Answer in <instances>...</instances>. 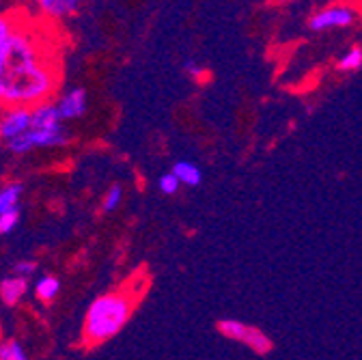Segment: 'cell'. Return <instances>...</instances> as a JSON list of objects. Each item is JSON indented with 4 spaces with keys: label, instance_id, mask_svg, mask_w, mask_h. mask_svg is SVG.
<instances>
[{
    "label": "cell",
    "instance_id": "1",
    "mask_svg": "<svg viewBox=\"0 0 362 360\" xmlns=\"http://www.w3.org/2000/svg\"><path fill=\"white\" fill-rule=\"evenodd\" d=\"M59 82L61 63L50 30L18 20L0 54V100L5 106H35L52 100Z\"/></svg>",
    "mask_w": 362,
    "mask_h": 360
},
{
    "label": "cell",
    "instance_id": "2",
    "mask_svg": "<svg viewBox=\"0 0 362 360\" xmlns=\"http://www.w3.org/2000/svg\"><path fill=\"white\" fill-rule=\"evenodd\" d=\"M136 294L117 289L100 296L88 306L82 324V341L86 347H95L108 339H112L129 320L136 306Z\"/></svg>",
    "mask_w": 362,
    "mask_h": 360
},
{
    "label": "cell",
    "instance_id": "3",
    "mask_svg": "<svg viewBox=\"0 0 362 360\" xmlns=\"http://www.w3.org/2000/svg\"><path fill=\"white\" fill-rule=\"evenodd\" d=\"M69 132L63 125L57 127H28L24 134L16 137L13 141L7 143L9 151L18 156H26L37 149H54V147H65L69 145Z\"/></svg>",
    "mask_w": 362,
    "mask_h": 360
},
{
    "label": "cell",
    "instance_id": "4",
    "mask_svg": "<svg viewBox=\"0 0 362 360\" xmlns=\"http://www.w3.org/2000/svg\"><path fill=\"white\" fill-rule=\"evenodd\" d=\"M218 330L222 332V337L226 339H233V341H240L244 345H248L252 352L257 354H267L272 349V341L259 330V328H252L244 322H238V320H222L218 324Z\"/></svg>",
    "mask_w": 362,
    "mask_h": 360
},
{
    "label": "cell",
    "instance_id": "5",
    "mask_svg": "<svg viewBox=\"0 0 362 360\" xmlns=\"http://www.w3.org/2000/svg\"><path fill=\"white\" fill-rule=\"evenodd\" d=\"M30 127V106H5L0 112V143H9Z\"/></svg>",
    "mask_w": 362,
    "mask_h": 360
},
{
    "label": "cell",
    "instance_id": "6",
    "mask_svg": "<svg viewBox=\"0 0 362 360\" xmlns=\"http://www.w3.org/2000/svg\"><path fill=\"white\" fill-rule=\"evenodd\" d=\"M86 104H88V98H86V91H84L82 86L69 88V91H65V93L59 98V102H57L63 121L80 119V117L86 112Z\"/></svg>",
    "mask_w": 362,
    "mask_h": 360
},
{
    "label": "cell",
    "instance_id": "7",
    "mask_svg": "<svg viewBox=\"0 0 362 360\" xmlns=\"http://www.w3.org/2000/svg\"><path fill=\"white\" fill-rule=\"evenodd\" d=\"M354 9L351 7H330L322 13H317L310 20V28L313 30H326V28H341V26H349L354 22Z\"/></svg>",
    "mask_w": 362,
    "mask_h": 360
},
{
    "label": "cell",
    "instance_id": "8",
    "mask_svg": "<svg viewBox=\"0 0 362 360\" xmlns=\"http://www.w3.org/2000/svg\"><path fill=\"white\" fill-rule=\"evenodd\" d=\"M30 291V283L26 277L20 274H9L0 281V302L5 306H18Z\"/></svg>",
    "mask_w": 362,
    "mask_h": 360
},
{
    "label": "cell",
    "instance_id": "9",
    "mask_svg": "<svg viewBox=\"0 0 362 360\" xmlns=\"http://www.w3.org/2000/svg\"><path fill=\"white\" fill-rule=\"evenodd\" d=\"M30 125L33 127H57V125H63V117L59 112V106L52 104V100L39 102V104L30 106Z\"/></svg>",
    "mask_w": 362,
    "mask_h": 360
},
{
    "label": "cell",
    "instance_id": "10",
    "mask_svg": "<svg viewBox=\"0 0 362 360\" xmlns=\"http://www.w3.org/2000/svg\"><path fill=\"white\" fill-rule=\"evenodd\" d=\"M35 5L45 18L63 20L78 11L80 0H35Z\"/></svg>",
    "mask_w": 362,
    "mask_h": 360
},
{
    "label": "cell",
    "instance_id": "11",
    "mask_svg": "<svg viewBox=\"0 0 362 360\" xmlns=\"http://www.w3.org/2000/svg\"><path fill=\"white\" fill-rule=\"evenodd\" d=\"M59 291H61V281L52 274H43L35 283V296L41 302H52L59 296Z\"/></svg>",
    "mask_w": 362,
    "mask_h": 360
},
{
    "label": "cell",
    "instance_id": "12",
    "mask_svg": "<svg viewBox=\"0 0 362 360\" xmlns=\"http://www.w3.org/2000/svg\"><path fill=\"white\" fill-rule=\"evenodd\" d=\"M22 192H24L22 184H7V186L0 188V214L18 207L20 199H22Z\"/></svg>",
    "mask_w": 362,
    "mask_h": 360
},
{
    "label": "cell",
    "instance_id": "13",
    "mask_svg": "<svg viewBox=\"0 0 362 360\" xmlns=\"http://www.w3.org/2000/svg\"><path fill=\"white\" fill-rule=\"evenodd\" d=\"M173 173L179 177V182L186 184V186H199L201 184V170L192 162H177L173 166Z\"/></svg>",
    "mask_w": 362,
    "mask_h": 360
},
{
    "label": "cell",
    "instance_id": "14",
    "mask_svg": "<svg viewBox=\"0 0 362 360\" xmlns=\"http://www.w3.org/2000/svg\"><path fill=\"white\" fill-rule=\"evenodd\" d=\"M28 354L24 345L16 339H5L0 341V360H26Z\"/></svg>",
    "mask_w": 362,
    "mask_h": 360
},
{
    "label": "cell",
    "instance_id": "15",
    "mask_svg": "<svg viewBox=\"0 0 362 360\" xmlns=\"http://www.w3.org/2000/svg\"><path fill=\"white\" fill-rule=\"evenodd\" d=\"M20 205L9 209V211H3L0 214V236H9L16 231V227L20 224Z\"/></svg>",
    "mask_w": 362,
    "mask_h": 360
},
{
    "label": "cell",
    "instance_id": "16",
    "mask_svg": "<svg viewBox=\"0 0 362 360\" xmlns=\"http://www.w3.org/2000/svg\"><path fill=\"white\" fill-rule=\"evenodd\" d=\"M16 22H18L16 16H3V13H0V54H3L7 41H9V37H11L13 28H16Z\"/></svg>",
    "mask_w": 362,
    "mask_h": 360
},
{
    "label": "cell",
    "instance_id": "17",
    "mask_svg": "<svg viewBox=\"0 0 362 360\" xmlns=\"http://www.w3.org/2000/svg\"><path fill=\"white\" fill-rule=\"evenodd\" d=\"M362 65V50L360 48H354L349 50L341 61H339V69L341 71H354Z\"/></svg>",
    "mask_w": 362,
    "mask_h": 360
},
{
    "label": "cell",
    "instance_id": "18",
    "mask_svg": "<svg viewBox=\"0 0 362 360\" xmlns=\"http://www.w3.org/2000/svg\"><path fill=\"white\" fill-rule=\"evenodd\" d=\"M158 186H160V190H162L164 194H175V192L179 190L181 182H179V177L170 170V173H164V175L160 177Z\"/></svg>",
    "mask_w": 362,
    "mask_h": 360
},
{
    "label": "cell",
    "instance_id": "19",
    "mask_svg": "<svg viewBox=\"0 0 362 360\" xmlns=\"http://www.w3.org/2000/svg\"><path fill=\"white\" fill-rule=\"evenodd\" d=\"M121 199H123V188L117 184V186H112V188L106 192V197H104V203H102L104 211H115V209L119 207Z\"/></svg>",
    "mask_w": 362,
    "mask_h": 360
},
{
    "label": "cell",
    "instance_id": "20",
    "mask_svg": "<svg viewBox=\"0 0 362 360\" xmlns=\"http://www.w3.org/2000/svg\"><path fill=\"white\" fill-rule=\"evenodd\" d=\"M13 272L20 274V277L30 279V277L37 272V263H35V261H18V263L13 265Z\"/></svg>",
    "mask_w": 362,
    "mask_h": 360
},
{
    "label": "cell",
    "instance_id": "21",
    "mask_svg": "<svg viewBox=\"0 0 362 360\" xmlns=\"http://www.w3.org/2000/svg\"><path fill=\"white\" fill-rule=\"evenodd\" d=\"M186 71H188L192 78H201L203 74H207L205 69H201V67H199L197 63H192V61H188V63H186Z\"/></svg>",
    "mask_w": 362,
    "mask_h": 360
},
{
    "label": "cell",
    "instance_id": "22",
    "mask_svg": "<svg viewBox=\"0 0 362 360\" xmlns=\"http://www.w3.org/2000/svg\"><path fill=\"white\" fill-rule=\"evenodd\" d=\"M3 108H5V102H3V100H0V112H3Z\"/></svg>",
    "mask_w": 362,
    "mask_h": 360
},
{
    "label": "cell",
    "instance_id": "23",
    "mask_svg": "<svg viewBox=\"0 0 362 360\" xmlns=\"http://www.w3.org/2000/svg\"><path fill=\"white\" fill-rule=\"evenodd\" d=\"M279 3H287V0H279Z\"/></svg>",
    "mask_w": 362,
    "mask_h": 360
}]
</instances>
